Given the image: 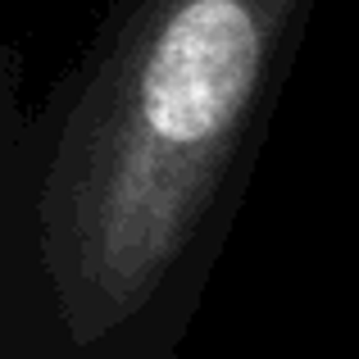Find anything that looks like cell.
Masks as SVG:
<instances>
[{
	"mask_svg": "<svg viewBox=\"0 0 359 359\" xmlns=\"http://www.w3.org/2000/svg\"><path fill=\"white\" fill-rule=\"evenodd\" d=\"M300 0H132L73 105L46 187V245L100 318L182 259L264 100Z\"/></svg>",
	"mask_w": 359,
	"mask_h": 359,
	"instance_id": "cell-1",
	"label": "cell"
}]
</instances>
